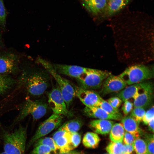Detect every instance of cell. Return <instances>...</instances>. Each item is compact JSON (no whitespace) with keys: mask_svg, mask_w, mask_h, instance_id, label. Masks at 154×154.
Wrapping results in <instances>:
<instances>
[{"mask_svg":"<svg viewBox=\"0 0 154 154\" xmlns=\"http://www.w3.org/2000/svg\"><path fill=\"white\" fill-rule=\"evenodd\" d=\"M53 66L59 74L67 75L77 78L84 73L88 68L76 65L54 64Z\"/></svg>","mask_w":154,"mask_h":154,"instance_id":"cell-14","label":"cell"},{"mask_svg":"<svg viewBox=\"0 0 154 154\" xmlns=\"http://www.w3.org/2000/svg\"><path fill=\"white\" fill-rule=\"evenodd\" d=\"M120 154H127V153H121Z\"/></svg>","mask_w":154,"mask_h":154,"instance_id":"cell-43","label":"cell"},{"mask_svg":"<svg viewBox=\"0 0 154 154\" xmlns=\"http://www.w3.org/2000/svg\"><path fill=\"white\" fill-rule=\"evenodd\" d=\"M127 86L125 82L119 76L111 74L103 81L100 93L104 96L112 92H119Z\"/></svg>","mask_w":154,"mask_h":154,"instance_id":"cell-11","label":"cell"},{"mask_svg":"<svg viewBox=\"0 0 154 154\" xmlns=\"http://www.w3.org/2000/svg\"><path fill=\"white\" fill-rule=\"evenodd\" d=\"M135 138L132 134L128 132L125 131L123 140L125 144H133Z\"/></svg>","mask_w":154,"mask_h":154,"instance_id":"cell-37","label":"cell"},{"mask_svg":"<svg viewBox=\"0 0 154 154\" xmlns=\"http://www.w3.org/2000/svg\"><path fill=\"white\" fill-rule=\"evenodd\" d=\"M27 92L34 96H40L45 92L48 86L47 78L38 72H24L21 78Z\"/></svg>","mask_w":154,"mask_h":154,"instance_id":"cell-3","label":"cell"},{"mask_svg":"<svg viewBox=\"0 0 154 154\" xmlns=\"http://www.w3.org/2000/svg\"><path fill=\"white\" fill-rule=\"evenodd\" d=\"M48 102L53 113L67 116H71L58 86L53 88L49 93Z\"/></svg>","mask_w":154,"mask_h":154,"instance_id":"cell-8","label":"cell"},{"mask_svg":"<svg viewBox=\"0 0 154 154\" xmlns=\"http://www.w3.org/2000/svg\"><path fill=\"white\" fill-rule=\"evenodd\" d=\"M71 135L67 132L55 141L60 154L66 153L73 150L71 144Z\"/></svg>","mask_w":154,"mask_h":154,"instance_id":"cell-18","label":"cell"},{"mask_svg":"<svg viewBox=\"0 0 154 154\" xmlns=\"http://www.w3.org/2000/svg\"><path fill=\"white\" fill-rule=\"evenodd\" d=\"M145 142L146 143L149 154H154V135L149 134L146 135Z\"/></svg>","mask_w":154,"mask_h":154,"instance_id":"cell-32","label":"cell"},{"mask_svg":"<svg viewBox=\"0 0 154 154\" xmlns=\"http://www.w3.org/2000/svg\"><path fill=\"white\" fill-rule=\"evenodd\" d=\"M83 5L90 12L94 14L104 11L108 0H82Z\"/></svg>","mask_w":154,"mask_h":154,"instance_id":"cell-16","label":"cell"},{"mask_svg":"<svg viewBox=\"0 0 154 154\" xmlns=\"http://www.w3.org/2000/svg\"><path fill=\"white\" fill-rule=\"evenodd\" d=\"M16 83V81L9 75L0 74V94L9 90Z\"/></svg>","mask_w":154,"mask_h":154,"instance_id":"cell-24","label":"cell"},{"mask_svg":"<svg viewBox=\"0 0 154 154\" xmlns=\"http://www.w3.org/2000/svg\"><path fill=\"white\" fill-rule=\"evenodd\" d=\"M121 120V123L126 131L132 134L135 138L139 137L141 131L139 124L130 115L126 116Z\"/></svg>","mask_w":154,"mask_h":154,"instance_id":"cell-17","label":"cell"},{"mask_svg":"<svg viewBox=\"0 0 154 154\" xmlns=\"http://www.w3.org/2000/svg\"><path fill=\"white\" fill-rule=\"evenodd\" d=\"M83 124V121L79 119L68 121L58 128V130L66 131L70 134L77 132Z\"/></svg>","mask_w":154,"mask_h":154,"instance_id":"cell-21","label":"cell"},{"mask_svg":"<svg viewBox=\"0 0 154 154\" xmlns=\"http://www.w3.org/2000/svg\"><path fill=\"white\" fill-rule=\"evenodd\" d=\"M37 61L46 70L57 83L68 109L76 96V86L67 80L62 77L54 68L52 65L46 60L39 58Z\"/></svg>","mask_w":154,"mask_h":154,"instance_id":"cell-2","label":"cell"},{"mask_svg":"<svg viewBox=\"0 0 154 154\" xmlns=\"http://www.w3.org/2000/svg\"><path fill=\"white\" fill-rule=\"evenodd\" d=\"M99 106L107 112L112 114H120L118 109H116L113 108L107 101L103 98L101 100Z\"/></svg>","mask_w":154,"mask_h":154,"instance_id":"cell-30","label":"cell"},{"mask_svg":"<svg viewBox=\"0 0 154 154\" xmlns=\"http://www.w3.org/2000/svg\"><path fill=\"white\" fill-rule=\"evenodd\" d=\"M19 59L16 54L9 52L0 56V74L8 75L17 72Z\"/></svg>","mask_w":154,"mask_h":154,"instance_id":"cell-10","label":"cell"},{"mask_svg":"<svg viewBox=\"0 0 154 154\" xmlns=\"http://www.w3.org/2000/svg\"><path fill=\"white\" fill-rule=\"evenodd\" d=\"M141 83L135 84L126 86L117 94V97L122 101L129 100L131 98L133 99L139 90Z\"/></svg>","mask_w":154,"mask_h":154,"instance_id":"cell-20","label":"cell"},{"mask_svg":"<svg viewBox=\"0 0 154 154\" xmlns=\"http://www.w3.org/2000/svg\"><path fill=\"white\" fill-rule=\"evenodd\" d=\"M133 107V104L129 100L124 101L122 110L124 114L126 116L132 110Z\"/></svg>","mask_w":154,"mask_h":154,"instance_id":"cell-35","label":"cell"},{"mask_svg":"<svg viewBox=\"0 0 154 154\" xmlns=\"http://www.w3.org/2000/svg\"><path fill=\"white\" fill-rule=\"evenodd\" d=\"M149 130L153 133L154 132V119L151 120L147 124Z\"/></svg>","mask_w":154,"mask_h":154,"instance_id":"cell-40","label":"cell"},{"mask_svg":"<svg viewBox=\"0 0 154 154\" xmlns=\"http://www.w3.org/2000/svg\"><path fill=\"white\" fill-rule=\"evenodd\" d=\"M83 111L84 114L86 116L97 119L119 120L123 117L121 114H110L99 106L85 107Z\"/></svg>","mask_w":154,"mask_h":154,"instance_id":"cell-13","label":"cell"},{"mask_svg":"<svg viewBox=\"0 0 154 154\" xmlns=\"http://www.w3.org/2000/svg\"><path fill=\"white\" fill-rule=\"evenodd\" d=\"M81 136L78 132L71 134V142L73 150L79 145L81 142Z\"/></svg>","mask_w":154,"mask_h":154,"instance_id":"cell-33","label":"cell"},{"mask_svg":"<svg viewBox=\"0 0 154 154\" xmlns=\"http://www.w3.org/2000/svg\"><path fill=\"white\" fill-rule=\"evenodd\" d=\"M63 119V116L53 113L39 126L35 134L27 143L26 149L28 150L38 139L60 126Z\"/></svg>","mask_w":154,"mask_h":154,"instance_id":"cell-7","label":"cell"},{"mask_svg":"<svg viewBox=\"0 0 154 154\" xmlns=\"http://www.w3.org/2000/svg\"><path fill=\"white\" fill-rule=\"evenodd\" d=\"M100 141V139L95 133L88 132L84 135L82 142L86 148L94 149L97 147Z\"/></svg>","mask_w":154,"mask_h":154,"instance_id":"cell-23","label":"cell"},{"mask_svg":"<svg viewBox=\"0 0 154 154\" xmlns=\"http://www.w3.org/2000/svg\"></svg>","mask_w":154,"mask_h":154,"instance_id":"cell-44","label":"cell"},{"mask_svg":"<svg viewBox=\"0 0 154 154\" xmlns=\"http://www.w3.org/2000/svg\"><path fill=\"white\" fill-rule=\"evenodd\" d=\"M76 96L87 107L99 106L102 98L96 92L92 90L76 86Z\"/></svg>","mask_w":154,"mask_h":154,"instance_id":"cell-12","label":"cell"},{"mask_svg":"<svg viewBox=\"0 0 154 154\" xmlns=\"http://www.w3.org/2000/svg\"><path fill=\"white\" fill-rule=\"evenodd\" d=\"M0 154H8L4 151L2 152H0Z\"/></svg>","mask_w":154,"mask_h":154,"instance_id":"cell-42","label":"cell"},{"mask_svg":"<svg viewBox=\"0 0 154 154\" xmlns=\"http://www.w3.org/2000/svg\"><path fill=\"white\" fill-rule=\"evenodd\" d=\"M133 145L137 154H149L145 141L139 137L135 138Z\"/></svg>","mask_w":154,"mask_h":154,"instance_id":"cell-25","label":"cell"},{"mask_svg":"<svg viewBox=\"0 0 154 154\" xmlns=\"http://www.w3.org/2000/svg\"><path fill=\"white\" fill-rule=\"evenodd\" d=\"M34 144V147L40 145L48 146L51 149L54 154H56L58 150L55 141L52 138L42 137L37 140Z\"/></svg>","mask_w":154,"mask_h":154,"instance_id":"cell-26","label":"cell"},{"mask_svg":"<svg viewBox=\"0 0 154 154\" xmlns=\"http://www.w3.org/2000/svg\"><path fill=\"white\" fill-rule=\"evenodd\" d=\"M153 91L152 83L146 82H141L140 88L133 98L134 107L145 108L149 106L152 101Z\"/></svg>","mask_w":154,"mask_h":154,"instance_id":"cell-9","label":"cell"},{"mask_svg":"<svg viewBox=\"0 0 154 154\" xmlns=\"http://www.w3.org/2000/svg\"><path fill=\"white\" fill-rule=\"evenodd\" d=\"M114 108L118 109L122 102V100L118 97H112L109 98L107 101Z\"/></svg>","mask_w":154,"mask_h":154,"instance_id":"cell-36","label":"cell"},{"mask_svg":"<svg viewBox=\"0 0 154 154\" xmlns=\"http://www.w3.org/2000/svg\"><path fill=\"white\" fill-rule=\"evenodd\" d=\"M27 126L20 125L12 132L3 130L4 152L8 154H25Z\"/></svg>","mask_w":154,"mask_h":154,"instance_id":"cell-1","label":"cell"},{"mask_svg":"<svg viewBox=\"0 0 154 154\" xmlns=\"http://www.w3.org/2000/svg\"><path fill=\"white\" fill-rule=\"evenodd\" d=\"M54 154L51 149L48 146L40 145L34 147L29 154Z\"/></svg>","mask_w":154,"mask_h":154,"instance_id":"cell-29","label":"cell"},{"mask_svg":"<svg viewBox=\"0 0 154 154\" xmlns=\"http://www.w3.org/2000/svg\"><path fill=\"white\" fill-rule=\"evenodd\" d=\"M125 132L124 129L121 123L114 124L110 132V138L112 142H122Z\"/></svg>","mask_w":154,"mask_h":154,"instance_id":"cell-22","label":"cell"},{"mask_svg":"<svg viewBox=\"0 0 154 154\" xmlns=\"http://www.w3.org/2000/svg\"><path fill=\"white\" fill-rule=\"evenodd\" d=\"M106 150L109 154H120L123 153L124 147L122 142L110 143L106 148Z\"/></svg>","mask_w":154,"mask_h":154,"instance_id":"cell-27","label":"cell"},{"mask_svg":"<svg viewBox=\"0 0 154 154\" xmlns=\"http://www.w3.org/2000/svg\"><path fill=\"white\" fill-rule=\"evenodd\" d=\"M119 76L127 85H130L141 83L153 78V70L144 65L137 64L127 68Z\"/></svg>","mask_w":154,"mask_h":154,"instance_id":"cell-5","label":"cell"},{"mask_svg":"<svg viewBox=\"0 0 154 154\" xmlns=\"http://www.w3.org/2000/svg\"><path fill=\"white\" fill-rule=\"evenodd\" d=\"M145 112L144 108H143L134 107L131 112L130 116L139 124L142 121Z\"/></svg>","mask_w":154,"mask_h":154,"instance_id":"cell-28","label":"cell"},{"mask_svg":"<svg viewBox=\"0 0 154 154\" xmlns=\"http://www.w3.org/2000/svg\"><path fill=\"white\" fill-rule=\"evenodd\" d=\"M59 154H84V153L82 151L72 150L66 153Z\"/></svg>","mask_w":154,"mask_h":154,"instance_id":"cell-41","label":"cell"},{"mask_svg":"<svg viewBox=\"0 0 154 154\" xmlns=\"http://www.w3.org/2000/svg\"><path fill=\"white\" fill-rule=\"evenodd\" d=\"M67 132H68L64 131L58 130L53 134L52 138L55 141L59 137L64 135Z\"/></svg>","mask_w":154,"mask_h":154,"instance_id":"cell-39","label":"cell"},{"mask_svg":"<svg viewBox=\"0 0 154 154\" xmlns=\"http://www.w3.org/2000/svg\"><path fill=\"white\" fill-rule=\"evenodd\" d=\"M154 106H153L145 112L142 121L145 125H147L149 121L154 119Z\"/></svg>","mask_w":154,"mask_h":154,"instance_id":"cell-34","label":"cell"},{"mask_svg":"<svg viewBox=\"0 0 154 154\" xmlns=\"http://www.w3.org/2000/svg\"><path fill=\"white\" fill-rule=\"evenodd\" d=\"M124 150L123 153L131 154L134 150L133 144L123 145Z\"/></svg>","mask_w":154,"mask_h":154,"instance_id":"cell-38","label":"cell"},{"mask_svg":"<svg viewBox=\"0 0 154 154\" xmlns=\"http://www.w3.org/2000/svg\"><path fill=\"white\" fill-rule=\"evenodd\" d=\"M111 74L107 71L88 68L86 71L77 79L80 87L92 90L100 88L104 80Z\"/></svg>","mask_w":154,"mask_h":154,"instance_id":"cell-6","label":"cell"},{"mask_svg":"<svg viewBox=\"0 0 154 154\" xmlns=\"http://www.w3.org/2000/svg\"><path fill=\"white\" fill-rule=\"evenodd\" d=\"M48 108V104L42 100L33 101L27 97L13 124H15L29 115L31 116L33 120H38L45 115Z\"/></svg>","mask_w":154,"mask_h":154,"instance_id":"cell-4","label":"cell"},{"mask_svg":"<svg viewBox=\"0 0 154 154\" xmlns=\"http://www.w3.org/2000/svg\"><path fill=\"white\" fill-rule=\"evenodd\" d=\"M114 124L111 120L97 119L90 121L89 126L96 133L106 135L110 133Z\"/></svg>","mask_w":154,"mask_h":154,"instance_id":"cell-15","label":"cell"},{"mask_svg":"<svg viewBox=\"0 0 154 154\" xmlns=\"http://www.w3.org/2000/svg\"><path fill=\"white\" fill-rule=\"evenodd\" d=\"M130 0H108L104 11L106 15L111 16L121 10L128 3Z\"/></svg>","mask_w":154,"mask_h":154,"instance_id":"cell-19","label":"cell"},{"mask_svg":"<svg viewBox=\"0 0 154 154\" xmlns=\"http://www.w3.org/2000/svg\"></svg>","mask_w":154,"mask_h":154,"instance_id":"cell-45","label":"cell"},{"mask_svg":"<svg viewBox=\"0 0 154 154\" xmlns=\"http://www.w3.org/2000/svg\"><path fill=\"white\" fill-rule=\"evenodd\" d=\"M6 11L3 0H0V27H5L6 24Z\"/></svg>","mask_w":154,"mask_h":154,"instance_id":"cell-31","label":"cell"}]
</instances>
